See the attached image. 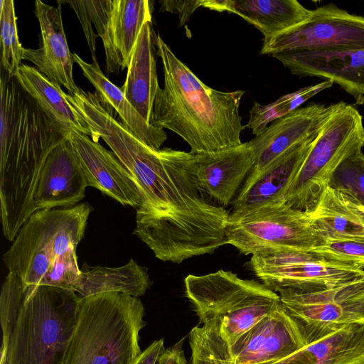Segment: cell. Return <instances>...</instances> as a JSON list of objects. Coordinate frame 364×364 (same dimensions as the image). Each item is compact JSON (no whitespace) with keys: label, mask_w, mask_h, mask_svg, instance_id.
<instances>
[{"label":"cell","mask_w":364,"mask_h":364,"mask_svg":"<svg viewBox=\"0 0 364 364\" xmlns=\"http://www.w3.org/2000/svg\"><path fill=\"white\" fill-rule=\"evenodd\" d=\"M166 164L143 193L136 234L156 257L180 264L227 245L229 213L210 202L196 175L194 154L165 148Z\"/></svg>","instance_id":"1"},{"label":"cell","mask_w":364,"mask_h":364,"mask_svg":"<svg viewBox=\"0 0 364 364\" xmlns=\"http://www.w3.org/2000/svg\"><path fill=\"white\" fill-rule=\"evenodd\" d=\"M69 138L2 68L0 77V203L4 237L14 241L35 212L33 195L52 151Z\"/></svg>","instance_id":"2"},{"label":"cell","mask_w":364,"mask_h":364,"mask_svg":"<svg viewBox=\"0 0 364 364\" xmlns=\"http://www.w3.org/2000/svg\"><path fill=\"white\" fill-rule=\"evenodd\" d=\"M164 75L156 95L149 124L181 136L195 154L211 153L241 144L239 108L244 90L223 92L204 84L154 34Z\"/></svg>","instance_id":"3"},{"label":"cell","mask_w":364,"mask_h":364,"mask_svg":"<svg viewBox=\"0 0 364 364\" xmlns=\"http://www.w3.org/2000/svg\"><path fill=\"white\" fill-rule=\"evenodd\" d=\"M144 316L138 297L106 292L81 298L63 364H134Z\"/></svg>","instance_id":"4"},{"label":"cell","mask_w":364,"mask_h":364,"mask_svg":"<svg viewBox=\"0 0 364 364\" xmlns=\"http://www.w3.org/2000/svg\"><path fill=\"white\" fill-rule=\"evenodd\" d=\"M80 299L70 289L27 288L1 364H63Z\"/></svg>","instance_id":"5"},{"label":"cell","mask_w":364,"mask_h":364,"mask_svg":"<svg viewBox=\"0 0 364 364\" xmlns=\"http://www.w3.org/2000/svg\"><path fill=\"white\" fill-rule=\"evenodd\" d=\"M184 285L200 322L218 330L230 346L281 304L279 294L264 284L230 271L189 274Z\"/></svg>","instance_id":"6"},{"label":"cell","mask_w":364,"mask_h":364,"mask_svg":"<svg viewBox=\"0 0 364 364\" xmlns=\"http://www.w3.org/2000/svg\"><path fill=\"white\" fill-rule=\"evenodd\" d=\"M92 211L87 203L35 211L18 231L3 259L25 289L40 285L50 264L84 237Z\"/></svg>","instance_id":"7"},{"label":"cell","mask_w":364,"mask_h":364,"mask_svg":"<svg viewBox=\"0 0 364 364\" xmlns=\"http://www.w3.org/2000/svg\"><path fill=\"white\" fill-rule=\"evenodd\" d=\"M364 146L363 117L353 105L335 103L318 130L296 176L289 186L284 203L312 213L338 166Z\"/></svg>","instance_id":"8"},{"label":"cell","mask_w":364,"mask_h":364,"mask_svg":"<svg viewBox=\"0 0 364 364\" xmlns=\"http://www.w3.org/2000/svg\"><path fill=\"white\" fill-rule=\"evenodd\" d=\"M227 243L246 255L277 252H311L325 242L309 214L284 201L242 212H232Z\"/></svg>","instance_id":"9"},{"label":"cell","mask_w":364,"mask_h":364,"mask_svg":"<svg viewBox=\"0 0 364 364\" xmlns=\"http://www.w3.org/2000/svg\"><path fill=\"white\" fill-rule=\"evenodd\" d=\"M250 265L262 283L276 293L332 289L364 279V269L328 260L314 252L255 255Z\"/></svg>","instance_id":"10"},{"label":"cell","mask_w":364,"mask_h":364,"mask_svg":"<svg viewBox=\"0 0 364 364\" xmlns=\"http://www.w3.org/2000/svg\"><path fill=\"white\" fill-rule=\"evenodd\" d=\"M364 47V16L333 4L311 10L298 24L264 38L262 55Z\"/></svg>","instance_id":"11"},{"label":"cell","mask_w":364,"mask_h":364,"mask_svg":"<svg viewBox=\"0 0 364 364\" xmlns=\"http://www.w3.org/2000/svg\"><path fill=\"white\" fill-rule=\"evenodd\" d=\"M306 344L303 328L282 303L230 346L236 364H269Z\"/></svg>","instance_id":"12"},{"label":"cell","mask_w":364,"mask_h":364,"mask_svg":"<svg viewBox=\"0 0 364 364\" xmlns=\"http://www.w3.org/2000/svg\"><path fill=\"white\" fill-rule=\"evenodd\" d=\"M271 56L291 74L336 83L357 105L364 104V47L282 52Z\"/></svg>","instance_id":"13"},{"label":"cell","mask_w":364,"mask_h":364,"mask_svg":"<svg viewBox=\"0 0 364 364\" xmlns=\"http://www.w3.org/2000/svg\"><path fill=\"white\" fill-rule=\"evenodd\" d=\"M69 138L88 186L98 189L123 205L140 207L142 196L138 184L113 151L86 134L72 132Z\"/></svg>","instance_id":"14"},{"label":"cell","mask_w":364,"mask_h":364,"mask_svg":"<svg viewBox=\"0 0 364 364\" xmlns=\"http://www.w3.org/2000/svg\"><path fill=\"white\" fill-rule=\"evenodd\" d=\"M363 282L321 290H280L277 294L284 309L303 328L308 343L347 324L343 301Z\"/></svg>","instance_id":"15"},{"label":"cell","mask_w":364,"mask_h":364,"mask_svg":"<svg viewBox=\"0 0 364 364\" xmlns=\"http://www.w3.org/2000/svg\"><path fill=\"white\" fill-rule=\"evenodd\" d=\"M334 105L314 103L301 107L274 120L255 136L249 142L257 159L245 181L255 178L288 149L316 134L333 112Z\"/></svg>","instance_id":"16"},{"label":"cell","mask_w":364,"mask_h":364,"mask_svg":"<svg viewBox=\"0 0 364 364\" xmlns=\"http://www.w3.org/2000/svg\"><path fill=\"white\" fill-rule=\"evenodd\" d=\"M34 13L41 28V46L37 49L24 48L23 60L33 63L51 82L63 86L68 93L75 94L80 87L73 78L75 61L66 41L61 4L55 7L36 0Z\"/></svg>","instance_id":"17"},{"label":"cell","mask_w":364,"mask_h":364,"mask_svg":"<svg viewBox=\"0 0 364 364\" xmlns=\"http://www.w3.org/2000/svg\"><path fill=\"white\" fill-rule=\"evenodd\" d=\"M87 186L68 138L52 151L41 169L33 195L35 211L74 206L83 199Z\"/></svg>","instance_id":"18"},{"label":"cell","mask_w":364,"mask_h":364,"mask_svg":"<svg viewBox=\"0 0 364 364\" xmlns=\"http://www.w3.org/2000/svg\"><path fill=\"white\" fill-rule=\"evenodd\" d=\"M193 154L200 189L223 207L230 203L257 159L249 141L215 152Z\"/></svg>","instance_id":"19"},{"label":"cell","mask_w":364,"mask_h":364,"mask_svg":"<svg viewBox=\"0 0 364 364\" xmlns=\"http://www.w3.org/2000/svg\"><path fill=\"white\" fill-rule=\"evenodd\" d=\"M318 132L288 149L252 180L245 181L234 200L232 212L246 211L269 203L284 201L285 193Z\"/></svg>","instance_id":"20"},{"label":"cell","mask_w":364,"mask_h":364,"mask_svg":"<svg viewBox=\"0 0 364 364\" xmlns=\"http://www.w3.org/2000/svg\"><path fill=\"white\" fill-rule=\"evenodd\" d=\"M202 7L235 14L272 37L304 21L311 10L296 0H203Z\"/></svg>","instance_id":"21"},{"label":"cell","mask_w":364,"mask_h":364,"mask_svg":"<svg viewBox=\"0 0 364 364\" xmlns=\"http://www.w3.org/2000/svg\"><path fill=\"white\" fill-rule=\"evenodd\" d=\"M154 34L151 22L145 23L135 43L127 77L121 87L127 100L148 123L160 87L154 55Z\"/></svg>","instance_id":"22"},{"label":"cell","mask_w":364,"mask_h":364,"mask_svg":"<svg viewBox=\"0 0 364 364\" xmlns=\"http://www.w3.org/2000/svg\"><path fill=\"white\" fill-rule=\"evenodd\" d=\"M75 63L95 89V94L105 106L114 109L122 123L139 140L153 149H160L167 139L164 129L148 123L127 100L124 92L102 72L97 61L88 63L77 53H73Z\"/></svg>","instance_id":"23"},{"label":"cell","mask_w":364,"mask_h":364,"mask_svg":"<svg viewBox=\"0 0 364 364\" xmlns=\"http://www.w3.org/2000/svg\"><path fill=\"white\" fill-rule=\"evenodd\" d=\"M269 364H364V323L346 324Z\"/></svg>","instance_id":"24"},{"label":"cell","mask_w":364,"mask_h":364,"mask_svg":"<svg viewBox=\"0 0 364 364\" xmlns=\"http://www.w3.org/2000/svg\"><path fill=\"white\" fill-rule=\"evenodd\" d=\"M16 78L47 116L66 134L76 132L92 136L88 124L69 102L67 93L60 86L37 68L26 64L20 65Z\"/></svg>","instance_id":"25"},{"label":"cell","mask_w":364,"mask_h":364,"mask_svg":"<svg viewBox=\"0 0 364 364\" xmlns=\"http://www.w3.org/2000/svg\"><path fill=\"white\" fill-rule=\"evenodd\" d=\"M309 216L325 240L364 238V207L329 186Z\"/></svg>","instance_id":"26"},{"label":"cell","mask_w":364,"mask_h":364,"mask_svg":"<svg viewBox=\"0 0 364 364\" xmlns=\"http://www.w3.org/2000/svg\"><path fill=\"white\" fill-rule=\"evenodd\" d=\"M151 285L147 269L131 259L119 267L97 266L81 270L73 291L80 298L106 292H119L139 298Z\"/></svg>","instance_id":"27"},{"label":"cell","mask_w":364,"mask_h":364,"mask_svg":"<svg viewBox=\"0 0 364 364\" xmlns=\"http://www.w3.org/2000/svg\"><path fill=\"white\" fill-rule=\"evenodd\" d=\"M151 22L149 0H112V26L115 47L127 68L141 29Z\"/></svg>","instance_id":"28"},{"label":"cell","mask_w":364,"mask_h":364,"mask_svg":"<svg viewBox=\"0 0 364 364\" xmlns=\"http://www.w3.org/2000/svg\"><path fill=\"white\" fill-rule=\"evenodd\" d=\"M333 85V83L331 81L323 80L283 95L276 101L267 105H262L255 102L250 110L249 121L245 127L251 129L252 133L257 136L269 124L301 107V105L308 100L331 87Z\"/></svg>","instance_id":"29"},{"label":"cell","mask_w":364,"mask_h":364,"mask_svg":"<svg viewBox=\"0 0 364 364\" xmlns=\"http://www.w3.org/2000/svg\"><path fill=\"white\" fill-rule=\"evenodd\" d=\"M191 364H236L230 346L215 328L194 327L188 336Z\"/></svg>","instance_id":"30"},{"label":"cell","mask_w":364,"mask_h":364,"mask_svg":"<svg viewBox=\"0 0 364 364\" xmlns=\"http://www.w3.org/2000/svg\"><path fill=\"white\" fill-rule=\"evenodd\" d=\"M13 0L0 1L1 67L15 77L23 60V48L19 42Z\"/></svg>","instance_id":"31"},{"label":"cell","mask_w":364,"mask_h":364,"mask_svg":"<svg viewBox=\"0 0 364 364\" xmlns=\"http://www.w3.org/2000/svg\"><path fill=\"white\" fill-rule=\"evenodd\" d=\"M92 23L95 26L97 36L103 42L106 70L108 75L118 73L122 69V60L114 45L112 12V0H83Z\"/></svg>","instance_id":"32"},{"label":"cell","mask_w":364,"mask_h":364,"mask_svg":"<svg viewBox=\"0 0 364 364\" xmlns=\"http://www.w3.org/2000/svg\"><path fill=\"white\" fill-rule=\"evenodd\" d=\"M26 289L20 277L9 272L0 294V321L2 330L1 355L5 354L9 341L23 303Z\"/></svg>","instance_id":"33"},{"label":"cell","mask_w":364,"mask_h":364,"mask_svg":"<svg viewBox=\"0 0 364 364\" xmlns=\"http://www.w3.org/2000/svg\"><path fill=\"white\" fill-rule=\"evenodd\" d=\"M328 186L348 196L364 207V154L346 159L333 173Z\"/></svg>","instance_id":"34"},{"label":"cell","mask_w":364,"mask_h":364,"mask_svg":"<svg viewBox=\"0 0 364 364\" xmlns=\"http://www.w3.org/2000/svg\"><path fill=\"white\" fill-rule=\"evenodd\" d=\"M311 252L328 260L364 269V238L326 240Z\"/></svg>","instance_id":"35"},{"label":"cell","mask_w":364,"mask_h":364,"mask_svg":"<svg viewBox=\"0 0 364 364\" xmlns=\"http://www.w3.org/2000/svg\"><path fill=\"white\" fill-rule=\"evenodd\" d=\"M81 270L76 256V249H72L58 257L48 267L40 285L60 287L73 291Z\"/></svg>","instance_id":"36"},{"label":"cell","mask_w":364,"mask_h":364,"mask_svg":"<svg viewBox=\"0 0 364 364\" xmlns=\"http://www.w3.org/2000/svg\"><path fill=\"white\" fill-rule=\"evenodd\" d=\"M347 324L364 323V283L343 301Z\"/></svg>","instance_id":"37"},{"label":"cell","mask_w":364,"mask_h":364,"mask_svg":"<svg viewBox=\"0 0 364 364\" xmlns=\"http://www.w3.org/2000/svg\"><path fill=\"white\" fill-rule=\"evenodd\" d=\"M58 3H67L75 11L80 22L81 23L87 44L91 50L92 61L96 62V35L92 28V22L82 0L58 1Z\"/></svg>","instance_id":"38"},{"label":"cell","mask_w":364,"mask_h":364,"mask_svg":"<svg viewBox=\"0 0 364 364\" xmlns=\"http://www.w3.org/2000/svg\"><path fill=\"white\" fill-rule=\"evenodd\" d=\"M161 10L175 13L179 16L180 25L185 24L198 8L202 6L203 0L196 1H159Z\"/></svg>","instance_id":"39"},{"label":"cell","mask_w":364,"mask_h":364,"mask_svg":"<svg viewBox=\"0 0 364 364\" xmlns=\"http://www.w3.org/2000/svg\"><path fill=\"white\" fill-rule=\"evenodd\" d=\"M165 350L163 339L154 341L141 352L134 364H157Z\"/></svg>","instance_id":"40"},{"label":"cell","mask_w":364,"mask_h":364,"mask_svg":"<svg viewBox=\"0 0 364 364\" xmlns=\"http://www.w3.org/2000/svg\"><path fill=\"white\" fill-rule=\"evenodd\" d=\"M182 347L183 341H181L166 349L160 356L157 364H188Z\"/></svg>","instance_id":"41"}]
</instances>
